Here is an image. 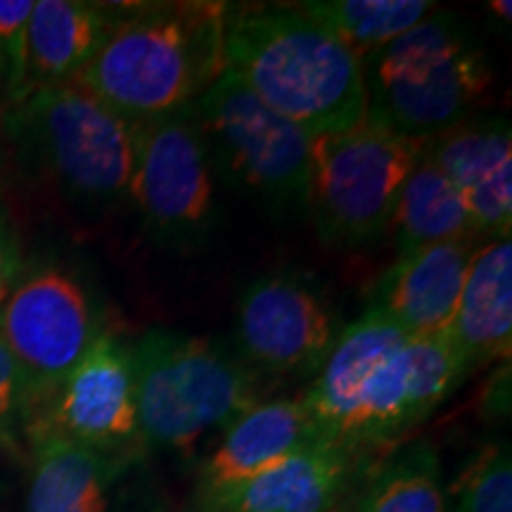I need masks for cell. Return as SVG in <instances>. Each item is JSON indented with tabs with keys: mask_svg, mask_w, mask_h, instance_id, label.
Instances as JSON below:
<instances>
[{
	"mask_svg": "<svg viewBox=\"0 0 512 512\" xmlns=\"http://www.w3.org/2000/svg\"><path fill=\"white\" fill-rule=\"evenodd\" d=\"M470 373L444 335H408L363 311L339 332L302 399L323 439L356 456L408 437Z\"/></svg>",
	"mask_w": 512,
	"mask_h": 512,
	"instance_id": "obj_1",
	"label": "cell"
},
{
	"mask_svg": "<svg viewBox=\"0 0 512 512\" xmlns=\"http://www.w3.org/2000/svg\"><path fill=\"white\" fill-rule=\"evenodd\" d=\"M223 72L309 136L366 119L361 60L299 5L228 3Z\"/></svg>",
	"mask_w": 512,
	"mask_h": 512,
	"instance_id": "obj_2",
	"label": "cell"
},
{
	"mask_svg": "<svg viewBox=\"0 0 512 512\" xmlns=\"http://www.w3.org/2000/svg\"><path fill=\"white\" fill-rule=\"evenodd\" d=\"M228 3H140L76 76L83 91L128 121L195 105L223 74Z\"/></svg>",
	"mask_w": 512,
	"mask_h": 512,
	"instance_id": "obj_3",
	"label": "cell"
},
{
	"mask_svg": "<svg viewBox=\"0 0 512 512\" xmlns=\"http://www.w3.org/2000/svg\"><path fill=\"white\" fill-rule=\"evenodd\" d=\"M131 356L143 451L192 456L266 401V377L214 337L150 328Z\"/></svg>",
	"mask_w": 512,
	"mask_h": 512,
	"instance_id": "obj_4",
	"label": "cell"
},
{
	"mask_svg": "<svg viewBox=\"0 0 512 512\" xmlns=\"http://www.w3.org/2000/svg\"><path fill=\"white\" fill-rule=\"evenodd\" d=\"M0 133L19 162L67 200L93 211L128 204L138 124L112 112L79 83L29 91L0 114Z\"/></svg>",
	"mask_w": 512,
	"mask_h": 512,
	"instance_id": "obj_5",
	"label": "cell"
},
{
	"mask_svg": "<svg viewBox=\"0 0 512 512\" xmlns=\"http://www.w3.org/2000/svg\"><path fill=\"white\" fill-rule=\"evenodd\" d=\"M361 67L366 117L415 140L472 117L494 79L482 43L446 10H434Z\"/></svg>",
	"mask_w": 512,
	"mask_h": 512,
	"instance_id": "obj_6",
	"label": "cell"
},
{
	"mask_svg": "<svg viewBox=\"0 0 512 512\" xmlns=\"http://www.w3.org/2000/svg\"><path fill=\"white\" fill-rule=\"evenodd\" d=\"M422 155V140L363 119L311 138L306 216L320 242L366 247L392 223L399 192Z\"/></svg>",
	"mask_w": 512,
	"mask_h": 512,
	"instance_id": "obj_7",
	"label": "cell"
},
{
	"mask_svg": "<svg viewBox=\"0 0 512 512\" xmlns=\"http://www.w3.org/2000/svg\"><path fill=\"white\" fill-rule=\"evenodd\" d=\"M216 176L273 219H304L311 138L223 72L195 102Z\"/></svg>",
	"mask_w": 512,
	"mask_h": 512,
	"instance_id": "obj_8",
	"label": "cell"
},
{
	"mask_svg": "<svg viewBox=\"0 0 512 512\" xmlns=\"http://www.w3.org/2000/svg\"><path fill=\"white\" fill-rule=\"evenodd\" d=\"M128 204L147 233L171 249H197L219 223V176L197 107L138 121Z\"/></svg>",
	"mask_w": 512,
	"mask_h": 512,
	"instance_id": "obj_9",
	"label": "cell"
},
{
	"mask_svg": "<svg viewBox=\"0 0 512 512\" xmlns=\"http://www.w3.org/2000/svg\"><path fill=\"white\" fill-rule=\"evenodd\" d=\"M102 330L93 294L74 273L46 264L19 278L0 306V339L22 375L27 425Z\"/></svg>",
	"mask_w": 512,
	"mask_h": 512,
	"instance_id": "obj_10",
	"label": "cell"
},
{
	"mask_svg": "<svg viewBox=\"0 0 512 512\" xmlns=\"http://www.w3.org/2000/svg\"><path fill=\"white\" fill-rule=\"evenodd\" d=\"M342 328L330 294L294 268L254 280L235 313L238 356L261 377L313 380Z\"/></svg>",
	"mask_w": 512,
	"mask_h": 512,
	"instance_id": "obj_11",
	"label": "cell"
},
{
	"mask_svg": "<svg viewBox=\"0 0 512 512\" xmlns=\"http://www.w3.org/2000/svg\"><path fill=\"white\" fill-rule=\"evenodd\" d=\"M27 437H60L119 458L143 456L131 344L102 330L79 366L29 420Z\"/></svg>",
	"mask_w": 512,
	"mask_h": 512,
	"instance_id": "obj_12",
	"label": "cell"
},
{
	"mask_svg": "<svg viewBox=\"0 0 512 512\" xmlns=\"http://www.w3.org/2000/svg\"><path fill=\"white\" fill-rule=\"evenodd\" d=\"M422 155L463 197L482 238H505L512 226V131L501 114L467 117L422 140Z\"/></svg>",
	"mask_w": 512,
	"mask_h": 512,
	"instance_id": "obj_13",
	"label": "cell"
},
{
	"mask_svg": "<svg viewBox=\"0 0 512 512\" xmlns=\"http://www.w3.org/2000/svg\"><path fill=\"white\" fill-rule=\"evenodd\" d=\"M484 238L439 242L399 254L366 294V311L415 337H441L456 313L467 268Z\"/></svg>",
	"mask_w": 512,
	"mask_h": 512,
	"instance_id": "obj_14",
	"label": "cell"
},
{
	"mask_svg": "<svg viewBox=\"0 0 512 512\" xmlns=\"http://www.w3.org/2000/svg\"><path fill=\"white\" fill-rule=\"evenodd\" d=\"M302 396L266 399L256 403L223 432L197 472V503L204 505L228 496L249 479L280 465L304 448L323 444ZM328 444V441H325Z\"/></svg>",
	"mask_w": 512,
	"mask_h": 512,
	"instance_id": "obj_15",
	"label": "cell"
},
{
	"mask_svg": "<svg viewBox=\"0 0 512 512\" xmlns=\"http://www.w3.org/2000/svg\"><path fill=\"white\" fill-rule=\"evenodd\" d=\"M138 5L36 0L27 24L29 91L72 83Z\"/></svg>",
	"mask_w": 512,
	"mask_h": 512,
	"instance_id": "obj_16",
	"label": "cell"
},
{
	"mask_svg": "<svg viewBox=\"0 0 512 512\" xmlns=\"http://www.w3.org/2000/svg\"><path fill=\"white\" fill-rule=\"evenodd\" d=\"M444 337L472 373L510 361L512 349V240L486 238L472 256L456 313Z\"/></svg>",
	"mask_w": 512,
	"mask_h": 512,
	"instance_id": "obj_17",
	"label": "cell"
},
{
	"mask_svg": "<svg viewBox=\"0 0 512 512\" xmlns=\"http://www.w3.org/2000/svg\"><path fill=\"white\" fill-rule=\"evenodd\" d=\"M354 456L316 444L261 472L200 512H330L347 489Z\"/></svg>",
	"mask_w": 512,
	"mask_h": 512,
	"instance_id": "obj_18",
	"label": "cell"
},
{
	"mask_svg": "<svg viewBox=\"0 0 512 512\" xmlns=\"http://www.w3.org/2000/svg\"><path fill=\"white\" fill-rule=\"evenodd\" d=\"M24 512H107L110 486L131 458L60 437H38Z\"/></svg>",
	"mask_w": 512,
	"mask_h": 512,
	"instance_id": "obj_19",
	"label": "cell"
},
{
	"mask_svg": "<svg viewBox=\"0 0 512 512\" xmlns=\"http://www.w3.org/2000/svg\"><path fill=\"white\" fill-rule=\"evenodd\" d=\"M387 233H392L399 254L439 242L482 238L463 197L425 155L403 183Z\"/></svg>",
	"mask_w": 512,
	"mask_h": 512,
	"instance_id": "obj_20",
	"label": "cell"
},
{
	"mask_svg": "<svg viewBox=\"0 0 512 512\" xmlns=\"http://www.w3.org/2000/svg\"><path fill=\"white\" fill-rule=\"evenodd\" d=\"M297 5L361 62L439 10L430 0H306Z\"/></svg>",
	"mask_w": 512,
	"mask_h": 512,
	"instance_id": "obj_21",
	"label": "cell"
},
{
	"mask_svg": "<svg viewBox=\"0 0 512 512\" xmlns=\"http://www.w3.org/2000/svg\"><path fill=\"white\" fill-rule=\"evenodd\" d=\"M354 512H448L437 451L427 441L403 446L370 479Z\"/></svg>",
	"mask_w": 512,
	"mask_h": 512,
	"instance_id": "obj_22",
	"label": "cell"
},
{
	"mask_svg": "<svg viewBox=\"0 0 512 512\" xmlns=\"http://www.w3.org/2000/svg\"><path fill=\"white\" fill-rule=\"evenodd\" d=\"M456 512H512L510 446H484L453 484Z\"/></svg>",
	"mask_w": 512,
	"mask_h": 512,
	"instance_id": "obj_23",
	"label": "cell"
},
{
	"mask_svg": "<svg viewBox=\"0 0 512 512\" xmlns=\"http://www.w3.org/2000/svg\"><path fill=\"white\" fill-rule=\"evenodd\" d=\"M34 0H0V93L22 100L27 86V24Z\"/></svg>",
	"mask_w": 512,
	"mask_h": 512,
	"instance_id": "obj_24",
	"label": "cell"
},
{
	"mask_svg": "<svg viewBox=\"0 0 512 512\" xmlns=\"http://www.w3.org/2000/svg\"><path fill=\"white\" fill-rule=\"evenodd\" d=\"M27 432V392L15 358L0 339V446L12 448Z\"/></svg>",
	"mask_w": 512,
	"mask_h": 512,
	"instance_id": "obj_25",
	"label": "cell"
},
{
	"mask_svg": "<svg viewBox=\"0 0 512 512\" xmlns=\"http://www.w3.org/2000/svg\"><path fill=\"white\" fill-rule=\"evenodd\" d=\"M24 275V261L19 240L12 228L8 207H5L3 197H0V306L15 290L19 278Z\"/></svg>",
	"mask_w": 512,
	"mask_h": 512,
	"instance_id": "obj_26",
	"label": "cell"
},
{
	"mask_svg": "<svg viewBox=\"0 0 512 512\" xmlns=\"http://www.w3.org/2000/svg\"><path fill=\"white\" fill-rule=\"evenodd\" d=\"M491 8H494L498 17L505 19V24L510 22V8H512V5L508 3V0H505V3H491Z\"/></svg>",
	"mask_w": 512,
	"mask_h": 512,
	"instance_id": "obj_27",
	"label": "cell"
}]
</instances>
